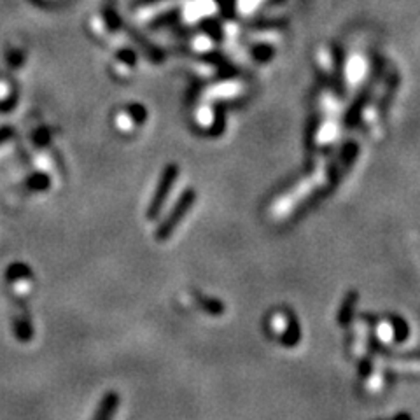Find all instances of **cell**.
<instances>
[{
    "label": "cell",
    "mask_w": 420,
    "mask_h": 420,
    "mask_svg": "<svg viewBox=\"0 0 420 420\" xmlns=\"http://www.w3.org/2000/svg\"><path fill=\"white\" fill-rule=\"evenodd\" d=\"M300 336L301 333H300V326H298L296 317L287 313V331L284 333L280 342H282V345L286 347H294L298 345V342H300Z\"/></svg>",
    "instance_id": "cell-5"
},
{
    "label": "cell",
    "mask_w": 420,
    "mask_h": 420,
    "mask_svg": "<svg viewBox=\"0 0 420 420\" xmlns=\"http://www.w3.org/2000/svg\"><path fill=\"white\" fill-rule=\"evenodd\" d=\"M392 420H411V417L408 414H399V415H396V417Z\"/></svg>",
    "instance_id": "cell-8"
},
{
    "label": "cell",
    "mask_w": 420,
    "mask_h": 420,
    "mask_svg": "<svg viewBox=\"0 0 420 420\" xmlns=\"http://www.w3.org/2000/svg\"><path fill=\"white\" fill-rule=\"evenodd\" d=\"M195 202H196V193L193 191V189H186V191L179 196V200H177V203L173 205V209L170 210V214L166 215L165 221L161 222L160 228H158V232H156L158 240L165 242L172 237V233L176 232V228L179 226V222L186 217L189 209H191L193 203Z\"/></svg>",
    "instance_id": "cell-1"
},
{
    "label": "cell",
    "mask_w": 420,
    "mask_h": 420,
    "mask_svg": "<svg viewBox=\"0 0 420 420\" xmlns=\"http://www.w3.org/2000/svg\"><path fill=\"white\" fill-rule=\"evenodd\" d=\"M7 134H9L7 130H0V142H4V137H6Z\"/></svg>",
    "instance_id": "cell-9"
},
{
    "label": "cell",
    "mask_w": 420,
    "mask_h": 420,
    "mask_svg": "<svg viewBox=\"0 0 420 420\" xmlns=\"http://www.w3.org/2000/svg\"><path fill=\"white\" fill-rule=\"evenodd\" d=\"M177 176H179V168H177V165H168L163 170V176H161L160 183H158V188L156 191H154L153 200H151L149 210H147V217L154 219L158 214H160L161 207H163L166 198H168L170 191H172L173 184H176Z\"/></svg>",
    "instance_id": "cell-2"
},
{
    "label": "cell",
    "mask_w": 420,
    "mask_h": 420,
    "mask_svg": "<svg viewBox=\"0 0 420 420\" xmlns=\"http://www.w3.org/2000/svg\"><path fill=\"white\" fill-rule=\"evenodd\" d=\"M394 333H396V338L399 340V342H403L404 338H408V326L406 323H403L401 319H397V317H394Z\"/></svg>",
    "instance_id": "cell-7"
},
{
    "label": "cell",
    "mask_w": 420,
    "mask_h": 420,
    "mask_svg": "<svg viewBox=\"0 0 420 420\" xmlns=\"http://www.w3.org/2000/svg\"><path fill=\"white\" fill-rule=\"evenodd\" d=\"M195 301H198L200 308L203 312L210 313V316H221V313H225V305L221 301L214 300V298L202 296V293H195Z\"/></svg>",
    "instance_id": "cell-6"
},
{
    "label": "cell",
    "mask_w": 420,
    "mask_h": 420,
    "mask_svg": "<svg viewBox=\"0 0 420 420\" xmlns=\"http://www.w3.org/2000/svg\"><path fill=\"white\" fill-rule=\"evenodd\" d=\"M117 406H119V397H117L116 392H109L100 403V408L97 410V415H95L93 420H112Z\"/></svg>",
    "instance_id": "cell-3"
},
{
    "label": "cell",
    "mask_w": 420,
    "mask_h": 420,
    "mask_svg": "<svg viewBox=\"0 0 420 420\" xmlns=\"http://www.w3.org/2000/svg\"><path fill=\"white\" fill-rule=\"evenodd\" d=\"M355 303H357V293H355V291H350V293H347L345 300H343V303H342V308H340V312H338L340 326H343V328L349 326L350 321H352V316H354Z\"/></svg>",
    "instance_id": "cell-4"
}]
</instances>
